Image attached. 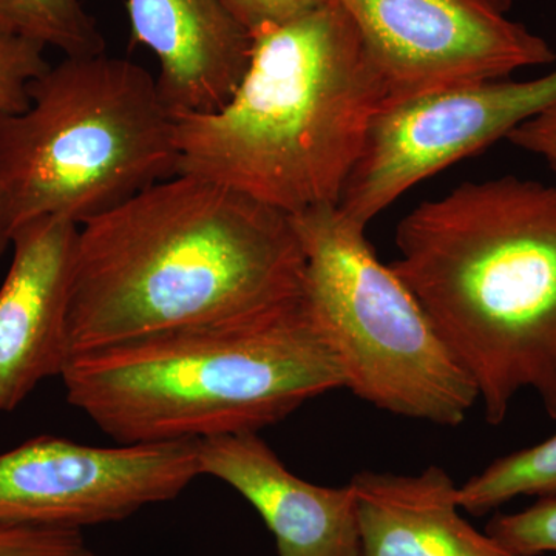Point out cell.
Wrapping results in <instances>:
<instances>
[{"label": "cell", "instance_id": "e0dca14e", "mask_svg": "<svg viewBox=\"0 0 556 556\" xmlns=\"http://www.w3.org/2000/svg\"><path fill=\"white\" fill-rule=\"evenodd\" d=\"M43 50L38 42L0 30V116L30 105V84L50 68Z\"/></svg>", "mask_w": 556, "mask_h": 556}, {"label": "cell", "instance_id": "5b68a950", "mask_svg": "<svg viewBox=\"0 0 556 556\" xmlns=\"http://www.w3.org/2000/svg\"><path fill=\"white\" fill-rule=\"evenodd\" d=\"M0 116V193L13 230L40 217L83 226L177 175V123L152 73L105 53L65 56Z\"/></svg>", "mask_w": 556, "mask_h": 556}, {"label": "cell", "instance_id": "9c48e42d", "mask_svg": "<svg viewBox=\"0 0 556 556\" xmlns=\"http://www.w3.org/2000/svg\"><path fill=\"white\" fill-rule=\"evenodd\" d=\"M386 76L391 102L506 79L555 61L547 40L508 20L514 0H338Z\"/></svg>", "mask_w": 556, "mask_h": 556}, {"label": "cell", "instance_id": "7c38bea8", "mask_svg": "<svg viewBox=\"0 0 556 556\" xmlns=\"http://www.w3.org/2000/svg\"><path fill=\"white\" fill-rule=\"evenodd\" d=\"M131 43L159 61L156 87L174 118L215 112L251 61L252 36L219 0H126Z\"/></svg>", "mask_w": 556, "mask_h": 556}, {"label": "cell", "instance_id": "8992f818", "mask_svg": "<svg viewBox=\"0 0 556 556\" xmlns=\"http://www.w3.org/2000/svg\"><path fill=\"white\" fill-rule=\"evenodd\" d=\"M289 217L305 255L303 305L345 388L391 415L460 426L477 405V387L412 291L380 262L367 228L338 206Z\"/></svg>", "mask_w": 556, "mask_h": 556}, {"label": "cell", "instance_id": "44dd1931", "mask_svg": "<svg viewBox=\"0 0 556 556\" xmlns=\"http://www.w3.org/2000/svg\"><path fill=\"white\" fill-rule=\"evenodd\" d=\"M11 237H13V226H11L9 212H7L5 200L0 193V257L7 248L11 247Z\"/></svg>", "mask_w": 556, "mask_h": 556}, {"label": "cell", "instance_id": "277c9868", "mask_svg": "<svg viewBox=\"0 0 556 556\" xmlns=\"http://www.w3.org/2000/svg\"><path fill=\"white\" fill-rule=\"evenodd\" d=\"M61 379L68 404L116 444L258 433L311 399L345 388L303 299L269 317L76 354Z\"/></svg>", "mask_w": 556, "mask_h": 556}, {"label": "cell", "instance_id": "d6986e66", "mask_svg": "<svg viewBox=\"0 0 556 556\" xmlns=\"http://www.w3.org/2000/svg\"><path fill=\"white\" fill-rule=\"evenodd\" d=\"M241 27L254 38L268 28L280 27L305 16L328 0H219Z\"/></svg>", "mask_w": 556, "mask_h": 556}, {"label": "cell", "instance_id": "4fadbf2b", "mask_svg": "<svg viewBox=\"0 0 556 556\" xmlns=\"http://www.w3.org/2000/svg\"><path fill=\"white\" fill-rule=\"evenodd\" d=\"M356 497L361 556H519L459 514V486L445 468L419 475L364 470Z\"/></svg>", "mask_w": 556, "mask_h": 556}, {"label": "cell", "instance_id": "ffe728a7", "mask_svg": "<svg viewBox=\"0 0 556 556\" xmlns=\"http://www.w3.org/2000/svg\"><path fill=\"white\" fill-rule=\"evenodd\" d=\"M507 139L517 148L546 160L556 170V105L522 123Z\"/></svg>", "mask_w": 556, "mask_h": 556}, {"label": "cell", "instance_id": "7a4b0ae2", "mask_svg": "<svg viewBox=\"0 0 556 556\" xmlns=\"http://www.w3.org/2000/svg\"><path fill=\"white\" fill-rule=\"evenodd\" d=\"M390 268L473 380L490 426L532 390L556 419V186L501 177L424 201Z\"/></svg>", "mask_w": 556, "mask_h": 556}, {"label": "cell", "instance_id": "8fae6325", "mask_svg": "<svg viewBox=\"0 0 556 556\" xmlns=\"http://www.w3.org/2000/svg\"><path fill=\"white\" fill-rule=\"evenodd\" d=\"M201 475L232 486L276 538L278 556H361L356 497L350 484L299 478L258 433L200 439Z\"/></svg>", "mask_w": 556, "mask_h": 556}, {"label": "cell", "instance_id": "5bb4252c", "mask_svg": "<svg viewBox=\"0 0 556 556\" xmlns=\"http://www.w3.org/2000/svg\"><path fill=\"white\" fill-rule=\"evenodd\" d=\"M519 496H556V434L493 460L459 486V506L475 517Z\"/></svg>", "mask_w": 556, "mask_h": 556}, {"label": "cell", "instance_id": "3957f363", "mask_svg": "<svg viewBox=\"0 0 556 556\" xmlns=\"http://www.w3.org/2000/svg\"><path fill=\"white\" fill-rule=\"evenodd\" d=\"M390 86L338 0L252 38L223 108L177 123V174L283 212L339 206Z\"/></svg>", "mask_w": 556, "mask_h": 556}, {"label": "cell", "instance_id": "9a60e30c", "mask_svg": "<svg viewBox=\"0 0 556 556\" xmlns=\"http://www.w3.org/2000/svg\"><path fill=\"white\" fill-rule=\"evenodd\" d=\"M0 30L68 58L105 53L98 22L80 0H0Z\"/></svg>", "mask_w": 556, "mask_h": 556}, {"label": "cell", "instance_id": "ac0fdd59", "mask_svg": "<svg viewBox=\"0 0 556 556\" xmlns=\"http://www.w3.org/2000/svg\"><path fill=\"white\" fill-rule=\"evenodd\" d=\"M0 556H100L80 530L11 527L0 529Z\"/></svg>", "mask_w": 556, "mask_h": 556}, {"label": "cell", "instance_id": "30bf717a", "mask_svg": "<svg viewBox=\"0 0 556 556\" xmlns=\"http://www.w3.org/2000/svg\"><path fill=\"white\" fill-rule=\"evenodd\" d=\"M79 225L40 217L13 230L0 288V413L20 407L68 362L67 316Z\"/></svg>", "mask_w": 556, "mask_h": 556}, {"label": "cell", "instance_id": "6da1fadb", "mask_svg": "<svg viewBox=\"0 0 556 556\" xmlns=\"http://www.w3.org/2000/svg\"><path fill=\"white\" fill-rule=\"evenodd\" d=\"M303 277L289 215L174 175L79 226L68 356L283 313L302 302Z\"/></svg>", "mask_w": 556, "mask_h": 556}, {"label": "cell", "instance_id": "ba28073f", "mask_svg": "<svg viewBox=\"0 0 556 556\" xmlns=\"http://www.w3.org/2000/svg\"><path fill=\"white\" fill-rule=\"evenodd\" d=\"M197 477L199 441L97 447L42 434L0 453V529L123 521L175 500Z\"/></svg>", "mask_w": 556, "mask_h": 556}, {"label": "cell", "instance_id": "52a82bcc", "mask_svg": "<svg viewBox=\"0 0 556 556\" xmlns=\"http://www.w3.org/2000/svg\"><path fill=\"white\" fill-rule=\"evenodd\" d=\"M554 105L556 70L536 79L463 84L390 102L372 123L339 211L367 228L417 182Z\"/></svg>", "mask_w": 556, "mask_h": 556}, {"label": "cell", "instance_id": "2e32d148", "mask_svg": "<svg viewBox=\"0 0 556 556\" xmlns=\"http://www.w3.org/2000/svg\"><path fill=\"white\" fill-rule=\"evenodd\" d=\"M485 532L519 556L556 554V496L540 497L517 514H497Z\"/></svg>", "mask_w": 556, "mask_h": 556}]
</instances>
